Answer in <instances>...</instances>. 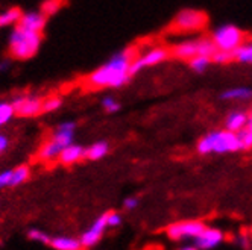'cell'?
Returning a JSON list of instances; mask_svg holds the SVG:
<instances>
[{"instance_id": "2e32d148", "label": "cell", "mask_w": 252, "mask_h": 250, "mask_svg": "<svg viewBox=\"0 0 252 250\" xmlns=\"http://www.w3.org/2000/svg\"><path fill=\"white\" fill-rule=\"evenodd\" d=\"M64 149H65V147H64L63 144H60L58 141H55V139H52V138H50V141H47L46 144L40 149L38 158H40L41 161H53V159L60 158V155H61V152H63Z\"/></svg>"}, {"instance_id": "52a82bcc", "label": "cell", "mask_w": 252, "mask_h": 250, "mask_svg": "<svg viewBox=\"0 0 252 250\" xmlns=\"http://www.w3.org/2000/svg\"><path fill=\"white\" fill-rule=\"evenodd\" d=\"M205 223L199 220H184L172 223L167 227V237L173 241H184V240H196L205 229Z\"/></svg>"}, {"instance_id": "4fadbf2b", "label": "cell", "mask_w": 252, "mask_h": 250, "mask_svg": "<svg viewBox=\"0 0 252 250\" xmlns=\"http://www.w3.org/2000/svg\"><path fill=\"white\" fill-rule=\"evenodd\" d=\"M75 129H76V123L73 121H65L61 123L57 128V131L53 132L52 139L58 141L60 144H63L64 147L73 144V138H75Z\"/></svg>"}, {"instance_id": "5bb4252c", "label": "cell", "mask_w": 252, "mask_h": 250, "mask_svg": "<svg viewBox=\"0 0 252 250\" xmlns=\"http://www.w3.org/2000/svg\"><path fill=\"white\" fill-rule=\"evenodd\" d=\"M248 126V114L243 111H231L225 118V128L229 132L237 134Z\"/></svg>"}, {"instance_id": "30bf717a", "label": "cell", "mask_w": 252, "mask_h": 250, "mask_svg": "<svg viewBox=\"0 0 252 250\" xmlns=\"http://www.w3.org/2000/svg\"><path fill=\"white\" fill-rule=\"evenodd\" d=\"M106 227H108L106 226V217H105V214H103V216H100L99 219H96L93 222V224L90 226V229L85 230L84 234L81 235L79 241H81L82 247L84 249H90V247L96 246L102 240Z\"/></svg>"}, {"instance_id": "6da1fadb", "label": "cell", "mask_w": 252, "mask_h": 250, "mask_svg": "<svg viewBox=\"0 0 252 250\" xmlns=\"http://www.w3.org/2000/svg\"><path fill=\"white\" fill-rule=\"evenodd\" d=\"M138 53L134 47H128L116 53L93 73L88 75L85 81L87 86L100 90V88H120L128 83L132 78L131 67Z\"/></svg>"}, {"instance_id": "d6986e66", "label": "cell", "mask_w": 252, "mask_h": 250, "mask_svg": "<svg viewBox=\"0 0 252 250\" xmlns=\"http://www.w3.org/2000/svg\"><path fill=\"white\" fill-rule=\"evenodd\" d=\"M22 17V11L19 8H9L0 12V29L3 28H9V26H15L19 25V20Z\"/></svg>"}, {"instance_id": "484cf974", "label": "cell", "mask_w": 252, "mask_h": 250, "mask_svg": "<svg viewBox=\"0 0 252 250\" xmlns=\"http://www.w3.org/2000/svg\"><path fill=\"white\" fill-rule=\"evenodd\" d=\"M102 108L108 112V114H116L117 111H120V103L113 97V96H106L102 99L100 102Z\"/></svg>"}, {"instance_id": "7a4b0ae2", "label": "cell", "mask_w": 252, "mask_h": 250, "mask_svg": "<svg viewBox=\"0 0 252 250\" xmlns=\"http://www.w3.org/2000/svg\"><path fill=\"white\" fill-rule=\"evenodd\" d=\"M43 41V35L40 32H32L20 25H15L8 37V50L14 59L26 61L33 58L38 53Z\"/></svg>"}, {"instance_id": "e0dca14e", "label": "cell", "mask_w": 252, "mask_h": 250, "mask_svg": "<svg viewBox=\"0 0 252 250\" xmlns=\"http://www.w3.org/2000/svg\"><path fill=\"white\" fill-rule=\"evenodd\" d=\"M53 250H82V244L78 238L71 237H55L49 244Z\"/></svg>"}, {"instance_id": "ba28073f", "label": "cell", "mask_w": 252, "mask_h": 250, "mask_svg": "<svg viewBox=\"0 0 252 250\" xmlns=\"http://www.w3.org/2000/svg\"><path fill=\"white\" fill-rule=\"evenodd\" d=\"M170 56V50L167 47H152L146 52H143L141 55H137V58L134 59L132 62V67H131V73L132 76L140 73L141 70L145 68H149V67H155L161 62L167 61Z\"/></svg>"}, {"instance_id": "d6a6232c", "label": "cell", "mask_w": 252, "mask_h": 250, "mask_svg": "<svg viewBox=\"0 0 252 250\" xmlns=\"http://www.w3.org/2000/svg\"><path fill=\"white\" fill-rule=\"evenodd\" d=\"M123 206H125V209L132 211V209H135L138 206V199L137 197H128V199H125Z\"/></svg>"}, {"instance_id": "603a6c76", "label": "cell", "mask_w": 252, "mask_h": 250, "mask_svg": "<svg viewBox=\"0 0 252 250\" xmlns=\"http://www.w3.org/2000/svg\"><path fill=\"white\" fill-rule=\"evenodd\" d=\"M211 62L213 61L208 56H194L189 61V65L194 73H204V71H207V68L211 65Z\"/></svg>"}, {"instance_id": "9c48e42d", "label": "cell", "mask_w": 252, "mask_h": 250, "mask_svg": "<svg viewBox=\"0 0 252 250\" xmlns=\"http://www.w3.org/2000/svg\"><path fill=\"white\" fill-rule=\"evenodd\" d=\"M11 105L17 117H37L43 112V99L37 96H19Z\"/></svg>"}, {"instance_id": "44dd1931", "label": "cell", "mask_w": 252, "mask_h": 250, "mask_svg": "<svg viewBox=\"0 0 252 250\" xmlns=\"http://www.w3.org/2000/svg\"><path fill=\"white\" fill-rule=\"evenodd\" d=\"M234 61L252 65V41H246L243 46H240L234 52Z\"/></svg>"}, {"instance_id": "d590c367", "label": "cell", "mask_w": 252, "mask_h": 250, "mask_svg": "<svg viewBox=\"0 0 252 250\" xmlns=\"http://www.w3.org/2000/svg\"><path fill=\"white\" fill-rule=\"evenodd\" d=\"M8 67H9L8 62H0V70H6Z\"/></svg>"}, {"instance_id": "83f0119b", "label": "cell", "mask_w": 252, "mask_h": 250, "mask_svg": "<svg viewBox=\"0 0 252 250\" xmlns=\"http://www.w3.org/2000/svg\"><path fill=\"white\" fill-rule=\"evenodd\" d=\"M28 238L32 240V241H37V243H41V244H50V237L47 234H44V232L38 230V229H31L28 232Z\"/></svg>"}, {"instance_id": "f546056e", "label": "cell", "mask_w": 252, "mask_h": 250, "mask_svg": "<svg viewBox=\"0 0 252 250\" xmlns=\"http://www.w3.org/2000/svg\"><path fill=\"white\" fill-rule=\"evenodd\" d=\"M213 62L216 64H228L231 61H234V53H228V52H220L218 50L214 53V56L211 58Z\"/></svg>"}, {"instance_id": "ac0fdd59", "label": "cell", "mask_w": 252, "mask_h": 250, "mask_svg": "<svg viewBox=\"0 0 252 250\" xmlns=\"http://www.w3.org/2000/svg\"><path fill=\"white\" fill-rule=\"evenodd\" d=\"M223 100H249L252 99V90L248 86H234L225 90L220 96Z\"/></svg>"}, {"instance_id": "ffe728a7", "label": "cell", "mask_w": 252, "mask_h": 250, "mask_svg": "<svg viewBox=\"0 0 252 250\" xmlns=\"http://www.w3.org/2000/svg\"><path fill=\"white\" fill-rule=\"evenodd\" d=\"M110 152V146H108V142L105 141H99V142H94L93 146H90L87 150H85V158L90 159V161H99L102 158H105Z\"/></svg>"}, {"instance_id": "4dcf8cb0", "label": "cell", "mask_w": 252, "mask_h": 250, "mask_svg": "<svg viewBox=\"0 0 252 250\" xmlns=\"http://www.w3.org/2000/svg\"><path fill=\"white\" fill-rule=\"evenodd\" d=\"M105 217H106V226L108 227H119L122 224V216L119 212H114V211L105 212Z\"/></svg>"}, {"instance_id": "cb8c5ba5", "label": "cell", "mask_w": 252, "mask_h": 250, "mask_svg": "<svg viewBox=\"0 0 252 250\" xmlns=\"http://www.w3.org/2000/svg\"><path fill=\"white\" fill-rule=\"evenodd\" d=\"M14 108L9 102H0V128L14 117Z\"/></svg>"}, {"instance_id": "4316f807", "label": "cell", "mask_w": 252, "mask_h": 250, "mask_svg": "<svg viewBox=\"0 0 252 250\" xmlns=\"http://www.w3.org/2000/svg\"><path fill=\"white\" fill-rule=\"evenodd\" d=\"M63 100L57 96H52L46 100H43V112H53L61 108Z\"/></svg>"}, {"instance_id": "5b68a950", "label": "cell", "mask_w": 252, "mask_h": 250, "mask_svg": "<svg viewBox=\"0 0 252 250\" xmlns=\"http://www.w3.org/2000/svg\"><path fill=\"white\" fill-rule=\"evenodd\" d=\"M210 38L214 43L216 49L228 53H234L240 46L246 43L245 32L234 25H222L216 28Z\"/></svg>"}, {"instance_id": "8992f818", "label": "cell", "mask_w": 252, "mask_h": 250, "mask_svg": "<svg viewBox=\"0 0 252 250\" xmlns=\"http://www.w3.org/2000/svg\"><path fill=\"white\" fill-rule=\"evenodd\" d=\"M208 23V17L204 11L199 9H183L178 12L175 20L172 22V29L175 32L191 33L202 30Z\"/></svg>"}, {"instance_id": "7402d4cb", "label": "cell", "mask_w": 252, "mask_h": 250, "mask_svg": "<svg viewBox=\"0 0 252 250\" xmlns=\"http://www.w3.org/2000/svg\"><path fill=\"white\" fill-rule=\"evenodd\" d=\"M28 177H29V167L28 166H19L17 168L12 170L9 187H19V185H22L23 182L28 181Z\"/></svg>"}, {"instance_id": "74e56055", "label": "cell", "mask_w": 252, "mask_h": 250, "mask_svg": "<svg viewBox=\"0 0 252 250\" xmlns=\"http://www.w3.org/2000/svg\"><path fill=\"white\" fill-rule=\"evenodd\" d=\"M248 126H249V129L252 131V123H248Z\"/></svg>"}, {"instance_id": "8d00e7d4", "label": "cell", "mask_w": 252, "mask_h": 250, "mask_svg": "<svg viewBox=\"0 0 252 250\" xmlns=\"http://www.w3.org/2000/svg\"><path fill=\"white\" fill-rule=\"evenodd\" d=\"M248 123H252V111L248 112Z\"/></svg>"}, {"instance_id": "e575fe53", "label": "cell", "mask_w": 252, "mask_h": 250, "mask_svg": "<svg viewBox=\"0 0 252 250\" xmlns=\"http://www.w3.org/2000/svg\"><path fill=\"white\" fill-rule=\"evenodd\" d=\"M178 250H199L194 244H187V246H183V247H179Z\"/></svg>"}, {"instance_id": "3957f363", "label": "cell", "mask_w": 252, "mask_h": 250, "mask_svg": "<svg viewBox=\"0 0 252 250\" xmlns=\"http://www.w3.org/2000/svg\"><path fill=\"white\" fill-rule=\"evenodd\" d=\"M240 142L237 138V134L229 131H214L202 137L197 142V152L201 155H211V153H232L239 152Z\"/></svg>"}, {"instance_id": "8fae6325", "label": "cell", "mask_w": 252, "mask_h": 250, "mask_svg": "<svg viewBox=\"0 0 252 250\" xmlns=\"http://www.w3.org/2000/svg\"><path fill=\"white\" fill-rule=\"evenodd\" d=\"M223 238L225 235L222 234V230L214 227H205L202 230V234L194 240V246L199 250H213L218 246H220Z\"/></svg>"}, {"instance_id": "277c9868", "label": "cell", "mask_w": 252, "mask_h": 250, "mask_svg": "<svg viewBox=\"0 0 252 250\" xmlns=\"http://www.w3.org/2000/svg\"><path fill=\"white\" fill-rule=\"evenodd\" d=\"M216 52H218V49H216L211 38L202 37V38H194V40H184L181 43L175 44L170 50V55L178 59L190 61L194 56L213 58Z\"/></svg>"}, {"instance_id": "d4e9b609", "label": "cell", "mask_w": 252, "mask_h": 250, "mask_svg": "<svg viewBox=\"0 0 252 250\" xmlns=\"http://www.w3.org/2000/svg\"><path fill=\"white\" fill-rule=\"evenodd\" d=\"M237 138L240 142V149L242 150H248L252 147V131L249 129V126H246L245 129L237 132Z\"/></svg>"}, {"instance_id": "f1b7e54d", "label": "cell", "mask_w": 252, "mask_h": 250, "mask_svg": "<svg viewBox=\"0 0 252 250\" xmlns=\"http://www.w3.org/2000/svg\"><path fill=\"white\" fill-rule=\"evenodd\" d=\"M61 8V2L60 0H46V2L43 3L41 6V12L49 17V15H53V14H57Z\"/></svg>"}, {"instance_id": "9a60e30c", "label": "cell", "mask_w": 252, "mask_h": 250, "mask_svg": "<svg viewBox=\"0 0 252 250\" xmlns=\"http://www.w3.org/2000/svg\"><path fill=\"white\" fill-rule=\"evenodd\" d=\"M85 158V149L81 147V146H76V144H70L67 146L61 155H60V161L64 164V166H70V164H76L79 163L81 159Z\"/></svg>"}, {"instance_id": "836d02e7", "label": "cell", "mask_w": 252, "mask_h": 250, "mask_svg": "<svg viewBox=\"0 0 252 250\" xmlns=\"http://www.w3.org/2000/svg\"><path fill=\"white\" fill-rule=\"evenodd\" d=\"M8 146H9L8 138H6L5 135H0V155H2V153L8 149Z\"/></svg>"}, {"instance_id": "1f68e13d", "label": "cell", "mask_w": 252, "mask_h": 250, "mask_svg": "<svg viewBox=\"0 0 252 250\" xmlns=\"http://www.w3.org/2000/svg\"><path fill=\"white\" fill-rule=\"evenodd\" d=\"M11 176H12V170H6L0 173V190L9 187L11 184Z\"/></svg>"}, {"instance_id": "7c38bea8", "label": "cell", "mask_w": 252, "mask_h": 250, "mask_svg": "<svg viewBox=\"0 0 252 250\" xmlns=\"http://www.w3.org/2000/svg\"><path fill=\"white\" fill-rule=\"evenodd\" d=\"M47 23V17L41 12V11H28V12H22V17L19 20V25L28 30L32 32H43V29L46 28Z\"/></svg>"}]
</instances>
